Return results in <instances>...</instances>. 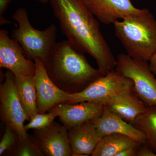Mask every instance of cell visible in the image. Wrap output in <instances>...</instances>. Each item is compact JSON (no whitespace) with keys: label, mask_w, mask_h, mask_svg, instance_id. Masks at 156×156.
<instances>
[{"label":"cell","mask_w":156,"mask_h":156,"mask_svg":"<svg viewBox=\"0 0 156 156\" xmlns=\"http://www.w3.org/2000/svg\"><path fill=\"white\" fill-rule=\"evenodd\" d=\"M132 125L145 134V144L156 153V106H147Z\"/></svg>","instance_id":"18"},{"label":"cell","mask_w":156,"mask_h":156,"mask_svg":"<svg viewBox=\"0 0 156 156\" xmlns=\"http://www.w3.org/2000/svg\"><path fill=\"white\" fill-rule=\"evenodd\" d=\"M16 135H17L16 132L11 127L7 126L2 139L0 143V155L15 144L16 141Z\"/></svg>","instance_id":"21"},{"label":"cell","mask_w":156,"mask_h":156,"mask_svg":"<svg viewBox=\"0 0 156 156\" xmlns=\"http://www.w3.org/2000/svg\"><path fill=\"white\" fill-rule=\"evenodd\" d=\"M103 105L109 110L132 125L145 112L147 107L134 90L110 98L104 101Z\"/></svg>","instance_id":"15"},{"label":"cell","mask_w":156,"mask_h":156,"mask_svg":"<svg viewBox=\"0 0 156 156\" xmlns=\"http://www.w3.org/2000/svg\"><path fill=\"white\" fill-rule=\"evenodd\" d=\"M139 147L127 148L117 154L116 156H136L137 150Z\"/></svg>","instance_id":"23"},{"label":"cell","mask_w":156,"mask_h":156,"mask_svg":"<svg viewBox=\"0 0 156 156\" xmlns=\"http://www.w3.org/2000/svg\"><path fill=\"white\" fill-rule=\"evenodd\" d=\"M89 11L104 24H113L130 14L141 13L131 0H83Z\"/></svg>","instance_id":"10"},{"label":"cell","mask_w":156,"mask_h":156,"mask_svg":"<svg viewBox=\"0 0 156 156\" xmlns=\"http://www.w3.org/2000/svg\"><path fill=\"white\" fill-rule=\"evenodd\" d=\"M1 114L7 126L17 134L18 138H28L24 122L29 119L20 103L14 83V75L8 70L0 87Z\"/></svg>","instance_id":"7"},{"label":"cell","mask_w":156,"mask_h":156,"mask_svg":"<svg viewBox=\"0 0 156 156\" xmlns=\"http://www.w3.org/2000/svg\"><path fill=\"white\" fill-rule=\"evenodd\" d=\"M53 14L67 41L79 52L95 59L103 75L114 69L117 59L95 16L83 0H49Z\"/></svg>","instance_id":"1"},{"label":"cell","mask_w":156,"mask_h":156,"mask_svg":"<svg viewBox=\"0 0 156 156\" xmlns=\"http://www.w3.org/2000/svg\"><path fill=\"white\" fill-rule=\"evenodd\" d=\"M14 78L17 95L30 121L38 113L35 76L14 75Z\"/></svg>","instance_id":"16"},{"label":"cell","mask_w":156,"mask_h":156,"mask_svg":"<svg viewBox=\"0 0 156 156\" xmlns=\"http://www.w3.org/2000/svg\"><path fill=\"white\" fill-rule=\"evenodd\" d=\"M134 90L133 81L114 69L92 82L80 92L71 93L67 104L90 101L103 104L117 94Z\"/></svg>","instance_id":"6"},{"label":"cell","mask_w":156,"mask_h":156,"mask_svg":"<svg viewBox=\"0 0 156 156\" xmlns=\"http://www.w3.org/2000/svg\"><path fill=\"white\" fill-rule=\"evenodd\" d=\"M68 131L72 156L92 155L102 137L91 121L70 128Z\"/></svg>","instance_id":"14"},{"label":"cell","mask_w":156,"mask_h":156,"mask_svg":"<svg viewBox=\"0 0 156 156\" xmlns=\"http://www.w3.org/2000/svg\"><path fill=\"white\" fill-rule=\"evenodd\" d=\"M0 67L10 71L14 75L35 74V62L26 57L19 43L10 38L9 31L5 29L0 30Z\"/></svg>","instance_id":"9"},{"label":"cell","mask_w":156,"mask_h":156,"mask_svg":"<svg viewBox=\"0 0 156 156\" xmlns=\"http://www.w3.org/2000/svg\"><path fill=\"white\" fill-rule=\"evenodd\" d=\"M36 142L46 155L72 156L68 131L63 125L53 122L37 130Z\"/></svg>","instance_id":"11"},{"label":"cell","mask_w":156,"mask_h":156,"mask_svg":"<svg viewBox=\"0 0 156 156\" xmlns=\"http://www.w3.org/2000/svg\"><path fill=\"white\" fill-rule=\"evenodd\" d=\"M115 69L133 81L134 92L146 106H156V78L147 62L121 53Z\"/></svg>","instance_id":"5"},{"label":"cell","mask_w":156,"mask_h":156,"mask_svg":"<svg viewBox=\"0 0 156 156\" xmlns=\"http://www.w3.org/2000/svg\"><path fill=\"white\" fill-rule=\"evenodd\" d=\"M11 23H12L11 21L5 19V18H4V17H2V18H0V25L1 26Z\"/></svg>","instance_id":"26"},{"label":"cell","mask_w":156,"mask_h":156,"mask_svg":"<svg viewBox=\"0 0 156 156\" xmlns=\"http://www.w3.org/2000/svg\"><path fill=\"white\" fill-rule=\"evenodd\" d=\"M83 54L66 40L56 43L44 62L50 79L66 92H80L103 75L90 65Z\"/></svg>","instance_id":"2"},{"label":"cell","mask_w":156,"mask_h":156,"mask_svg":"<svg viewBox=\"0 0 156 156\" xmlns=\"http://www.w3.org/2000/svg\"><path fill=\"white\" fill-rule=\"evenodd\" d=\"M141 144H142L123 134H109L102 136L92 156H116L127 148L139 147Z\"/></svg>","instance_id":"17"},{"label":"cell","mask_w":156,"mask_h":156,"mask_svg":"<svg viewBox=\"0 0 156 156\" xmlns=\"http://www.w3.org/2000/svg\"><path fill=\"white\" fill-rule=\"evenodd\" d=\"M57 113L52 110L49 113H37L33 117L27 125L24 126L26 130L30 129L38 130L46 128L53 122Z\"/></svg>","instance_id":"19"},{"label":"cell","mask_w":156,"mask_h":156,"mask_svg":"<svg viewBox=\"0 0 156 156\" xmlns=\"http://www.w3.org/2000/svg\"><path fill=\"white\" fill-rule=\"evenodd\" d=\"M136 156H156V153L148 146L143 144L138 147Z\"/></svg>","instance_id":"22"},{"label":"cell","mask_w":156,"mask_h":156,"mask_svg":"<svg viewBox=\"0 0 156 156\" xmlns=\"http://www.w3.org/2000/svg\"><path fill=\"white\" fill-rule=\"evenodd\" d=\"M12 1L13 0H0V18L4 17L5 12Z\"/></svg>","instance_id":"24"},{"label":"cell","mask_w":156,"mask_h":156,"mask_svg":"<svg viewBox=\"0 0 156 156\" xmlns=\"http://www.w3.org/2000/svg\"><path fill=\"white\" fill-rule=\"evenodd\" d=\"M115 34L132 58L146 62L156 51V20L147 9L113 23Z\"/></svg>","instance_id":"3"},{"label":"cell","mask_w":156,"mask_h":156,"mask_svg":"<svg viewBox=\"0 0 156 156\" xmlns=\"http://www.w3.org/2000/svg\"><path fill=\"white\" fill-rule=\"evenodd\" d=\"M104 106L101 115L91 120L101 136L102 137L109 134H122L140 143L145 144V136L143 132Z\"/></svg>","instance_id":"13"},{"label":"cell","mask_w":156,"mask_h":156,"mask_svg":"<svg viewBox=\"0 0 156 156\" xmlns=\"http://www.w3.org/2000/svg\"><path fill=\"white\" fill-rule=\"evenodd\" d=\"M150 69L153 73L156 76V51L149 60Z\"/></svg>","instance_id":"25"},{"label":"cell","mask_w":156,"mask_h":156,"mask_svg":"<svg viewBox=\"0 0 156 156\" xmlns=\"http://www.w3.org/2000/svg\"><path fill=\"white\" fill-rule=\"evenodd\" d=\"M104 106L102 104L83 101L73 104L59 103L52 110L56 112L63 126L68 130L100 116Z\"/></svg>","instance_id":"12"},{"label":"cell","mask_w":156,"mask_h":156,"mask_svg":"<svg viewBox=\"0 0 156 156\" xmlns=\"http://www.w3.org/2000/svg\"><path fill=\"white\" fill-rule=\"evenodd\" d=\"M12 17L17 26L12 30L11 37L19 43L26 57L34 61L39 58L45 62L57 43L56 26L50 24L43 30L34 28L27 11L23 8L14 11Z\"/></svg>","instance_id":"4"},{"label":"cell","mask_w":156,"mask_h":156,"mask_svg":"<svg viewBox=\"0 0 156 156\" xmlns=\"http://www.w3.org/2000/svg\"><path fill=\"white\" fill-rule=\"evenodd\" d=\"M36 66L35 87L38 113H44L59 103L69 100L71 93L62 90L54 83L48 75L44 62L34 60Z\"/></svg>","instance_id":"8"},{"label":"cell","mask_w":156,"mask_h":156,"mask_svg":"<svg viewBox=\"0 0 156 156\" xmlns=\"http://www.w3.org/2000/svg\"><path fill=\"white\" fill-rule=\"evenodd\" d=\"M18 138V144L15 150V155L19 156H38L44 155L36 141Z\"/></svg>","instance_id":"20"},{"label":"cell","mask_w":156,"mask_h":156,"mask_svg":"<svg viewBox=\"0 0 156 156\" xmlns=\"http://www.w3.org/2000/svg\"><path fill=\"white\" fill-rule=\"evenodd\" d=\"M38 1L43 4H46L49 2V0H38Z\"/></svg>","instance_id":"27"}]
</instances>
